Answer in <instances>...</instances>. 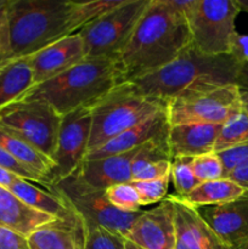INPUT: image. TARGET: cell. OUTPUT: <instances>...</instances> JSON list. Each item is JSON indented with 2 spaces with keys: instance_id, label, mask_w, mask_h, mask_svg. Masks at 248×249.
<instances>
[{
  "instance_id": "603a6c76",
  "label": "cell",
  "mask_w": 248,
  "mask_h": 249,
  "mask_svg": "<svg viewBox=\"0 0 248 249\" xmlns=\"http://www.w3.org/2000/svg\"><path fill=\"white\" fill-rule=\"evenodd\" d=\"M33 87L28 58L11 61L0 67V109L21 99Z\"/></svg>"
},
{
  "instance_id": "30bf717a",
  "label": "cell",
  "mask_w": 248,
  "mask_h": 249,
  "mask_svg": "<svg viewBox=\"0 0 248 249\" xmlns=\"http://www.w3.org/2000/svg\"><path fill=\"white\" fill-rule=\"evenodd\" d=\"M150 0H124L122 5L77 32L85 58L116 60L133 34Z\"/></svg>"
},
{
  "instance_id": "f546056e",
  "label": "cell",
  "mask_w": 248,
  "mask_h": 249,
  "mask_svg": "<svg viewBox=\"0 0 248 249\" xmlns=\"http://www.w3.org/2000/svg\"><path fill=\"white\" fill-rule=\"evenodd\" d=\"M192 169H194L195 177L201 184L224 178L223 162L219 157V153L215 151L192 158Z\"/></svg>"
},
{
  "instance_id": "60d3db41",
  "label": "cell",
  "mask_w": 248,
  "mask_h": 249,
  "mask_svg": "<svg viewBox=\"0 0 248 249\" xmlns=\"http://www.w3.org/2000/svg\"><path fill=\"white\" fill-rule=\"evenodd\" d=\"M7 63V58H6V55H5L4 51L0 50V67H2V66H5Z\"/></svg>"
},
{
  "instance_id": "83f0119b",
  "label": "cell",
  "mask_w": 248,
  "mask_h": 249,
  "mask_svg": "<svg viewBox=\"0 0 248 249\" xmlns=\"http://www.w3.org/2000/svg\"><path fill=\"white\" fill-rule=\"evenodd\" d=\"M126 238L104 226H85L84 249H125Z\"/></svg>"
},
{
  "instance_id": "d6986e66",
  "label": "cell",
  "mask_w": 248,
  "mask_h": 249,
  "mask_svg": "<svg viewBox=\"0 0 248 249\" xmlns=\"http://www.w3.org/2000/svg\"><path fill=\"white\" fill-rule=\"evenodd\" d=\"M140 147L97 160H84L77 174L90 186L106 190L109 186L131 182V163Z\"/></svg>"
},
{
  "instance_id": "d6a6232c",
  "label": "cell",
  "mask_w": 248,
  "mask_h": 249,
  "mask_svg": "<svg viewBox=\"0 0 248 249\" xmlns=\"http://www.w3.org/2000/svg\"><path fill=\"white\" fill-rule=\"evenodd\" d=\"M0 167L10 170L11 173L16 174L17 177L22 178V179L28 180L31 182H36V184H40L43 186H45V179L43 177L35 174L32 170H29L28 168L22 165L19 162H17L12 156H10L1 147H0Z\"/></svg>"
},
{
  "instance_id": "f1b7e54d",
  "label": "cell",
  "mask_w": 248,
  "mask_h": 249,
  "mask_svg": "<svg viewBox=\"0 0 248 249\" xmlns=\"http://www.w3.org/2000/svg\"><path fill=\"white\" fill-rule=\"evenodd\" d=\"M105 192L109 203L118 211L126 212V213L140 212V198L131 182L113 185L105 190Z\"/></svg>"
},
{
  "instance_id": "836d02e7",
  "label": "cell",
  "mask_w": 248,
  "mask_h": 249,
  "mask_svg": "<svg viewBox=\"0 0 248 249\" xmlns=\"http://www.w3.org/2000/svg\"><path fill=\"white\" fill-rule=\"evenodd\" d=\"M0 249H29L26 236L0 226Z\"/></svg>"
},
{
  "instance_id": "7c38bea8",
  "label": "cell",
  "mask_w": 248,
  "mask_h": 249,
  "mask_svg": "<svg viewBox=\"0 0 248 249\" xmlns=\"http://www.w3.org/2000/svg\"><path fill=\"white\" fill-rule=\"evenodd\" d=\"M125 238L143 249H175V208L172 197L141 212Z\"/></svg>"
},
{
  "instance_id": "7a4b0ae2",
  "label": "cell",
  "mask_w": 248,
  "mask_h": 249,
  "mask_svg": "<svg viewBox=\"0 0 248 249\" xmlns=\"http://www.w3.org/2000/svg\"><path fill=\"white\" fill-rule=\"evenodd\" d=\"M125 82L112 58H84L57 77L32 87L19 100H40L61 116L91 107L108 91Z\"/></svg>"
},
{
  "instance_id": "4316f807",
  "label": "cell",
  "mask_w": 248,
  "mask_h": 249,
  "mask_svg": "<svg viewBox=\"0 0 248 249\" xmlns=\"http://www.w3.org/2000/svg\"><path fill=\"white\" fill-rule=\"evenodd\" d=\"M192 158L194 157H177L172 160L170 180L174 185L175 196H186L201 184L195 177L192 169Z\"/></svg>"
},
{
  "instance_id": "9a60e30c",
  "label": "cell",
  "mask_w": 248,
  "mask_h": 249,
  "mask_svg": "<svg viewBox=\"0 0 248 249\" xmlns=\"http://www.w3.org/2000/svg\"><path fill=\"white\" fill-rule=\"evenodd\" d=\"M27 242L29 249H84L85 224L71 207L65 216L55 218L34 230Z\"/></svg>"
},
{
  "instance_id": "8fae6325",
  "label": "cell",
  "mask_w": 248,
  "mask_h": 249,
  "mask_svg": "<svg viewBox=\"0 0 248 249\" xmlns=\"http://www.w3.org/2000/svg\"><path fill=\"white\" fill-rule=\"evenodd\" d=\"M91 131V107H83L62 116L53 168L46 175V187L57 184L79 169L88 153Z\"/></svg>"
},
{
  "instance_id": "9c48e42d",
  "label": "cell",
  "mask_w": 248,
  "mask_h": 249,
  "mask_svg": "<svg viewBox=\"0 0 248 249\" xmlns=\"http://www.w3.org/2000/svg\"><path fill=\"white\" fill-rule=\"evenodd\" d=\"M46 190L70 204L83 219L85 226H104L124 237L142 212L126 213L118 211L108 202L105 190L88 185L77 173L46 187Z\"/></svg>"
},
{
  "instance_id": "ffe728a7",
  "label": "cell",
  "mask_w": 248,
  "mask_h": 249,
  "mask_svg": "<svg viewBox=\"0 0 248 249\" xmlns=\"http://www.w3.org/2000/svg\"><path fill=\"white\" fill-rule=\"evenodd\" d=\"M53 219V216L29 208L9 190L0 186V226L28 237L39 226Z\"/></svg>"
},
{
  "instance_id": "ac0fdd59",
  "label": "cell",
  "mask_w": 248,
  "mask_h": 249,
  "mask_svg": "<svg viewBox=\"0 0 248 249\" xmlns=\"http://www.w3.org/2000/svg\"><path fill=\"white\" fill-rule=\"evenodd\" d=\"M220 124L194 123L169 126L168 148L170 157H196L213 152L221 130Z\"/></svg>"
},
{
  "instance_id": "484cf974",
  "label": "cell",
  "mask_w": 248,
  "mask_h": 249,
  "mask_svg": "<svg viewBox=\"0 0 248 249\" xmlns=\"http://www.w3.org/2000/svg\"><path fill=\"white\" fill-rule=\"evenodd\" d=\"M124 0H94V1H70V29L77 33L79 29L107 12L122 5Z\"/></svg>"
},
{
  "instance_id": "e0dca14e",
  "label": "cell",
  "mask_w": 248,
  "mask_h": 249,
  "mask_svg": "<svg viewBox=\"0 0 248 249\" xmlns=\"http://www.w3.org/2000/svg\"><path fill=\"white\" fill-rule=\"evenodd\" d=\"M169 126L167 111H165V108H163L162 111L152 114L141 123L126 129L125 131L112 139L111 141H108L106 145L100 147L99 150L88 153L85 160H97V158L116 156L119 153L135 150V148L145 145L148 141L162 138V136H167Z\"/></svg>"
},
{
  "instance_id": "cb8c5ba5",
  "label": "cell",
  "mask_w": 248,
  "mask_h": 249,
  "mask_svg": "<svg viewBox=\"0 0 248 249\" xmlns=\"http://www.w3.org/2000/svg\"><path fill=\"white\" fill-rule=\"evenodd\" d=\"M0 147L6 151L10 156H12L22 165L28 168L35 174L43 177L45 179L46 185V175L53 168V160L44 156L43 153L32 147L26 141L17 138L16 135L2 128H0Z\"/></svg>"
},
{
  "instance_id": "f35d334b",
  "label": "cell",
  "mask_w": 248,
  "mask_h": 249,
  "mask_svg": "<svg viewBox=\"0 0 248 249\" xmlns=\"http://www.w3.org/2000/svg\"><path fill=\"white\" fill-rule=\"evenodd\" d=\"M17 178L19 177H17L16 174L11 173L10 170L0 167V186L5 187V189H9V187L11 186L12 182H14Z\"/></svg>"
},
{
  "instance_id": "4dcf8cb0",
  "label": "cell",
  "mask_w": 248,
  "mask_h": 249,
  "mask_svg": "<svg viewBox=\"0 0 248 249\" xmlns=\"http://www.w3.org/2000/svg\"><path fill=\"white\" fill-rule=\"evenodd\" d=\"M170 174L162 179L148 180V181H131L140 198L141 207L150 206L162 202L167 198L168 189L170 185Z\"/></svg>"
},
{
  "instance_id": "4fadbf2b",
  "label": "cell",
  "mask_w": 248,
  "mask_h": 249,
  "mask_svg": "<svg viewBox=\"0 0 248 249\" xmlns=\"http://www.w3.org/2000/svg\"><path fill=\"white\" fill-rule=\"evenodd\" d=\"M216 237L230 249L248 242V194L236 201L197 208Z\"/></svg>"
},
{
  "instance_id": "8992f818",
  "label": "cell",
  "mask_w": 248,
  "mask_h": 249,
  "mask_svg": "<svg viewBox=\"0 0 248 249\" xmlns=\"http://www.w3.org/2000/svg\"><path fill=\"white\" fill-rule=\"evenodd\" d=\"M241 107V90L236 84L192 85L165 102L169 125L194 123L225 124Z\"/></svg>"
},
{
  "instance_id": "52a82bcc",
  "label": "cell",
  "mask_w": 248,
  "mask_h": 249,
  "mask_svg": "<svg viewBox=\"0 0 248 249\" xmlns=\"http://www.w3.org/2000/svg\"><path fill=\"white\" fill-rule=\"evenodd\" d=\"M240 11L235 0H195L186 15L191 45L204 55H230Z\"/></svg>"
},
{
  "instance_id": "8d00e7d4",
  "label": "cell",
  "mask_w": 248,
  "mask_h": 249,
  "mask_svg": "<svg viewBox=\"0 0 248 249\" xmlns=\"http://www.w3.org/2000/svg\"><path fill=\"white\" fill-rule=\"evenodd\" d=\"M228 178H230L231 180L237 182L240 186H242L248 192V164L241 165V167L233 169L228 175Z\"/></svg>"
},
{
  "instance_id": "5bb4252c",
  "label": "cell",
  "mask_w": 248,
  "mask_h": 249,
  "mask_svg": "<svg viewBox=\"0 0 248 249\" xmlns=\"http://www.w3.org/2000/svg\"><path fill=\"white\" fill-rule=\"evenodd\" d=\"M34 85L57 77L85 58L84 44L78 33L65 36L29 56Z\"/></svg>"
},
{
  "instance_id": "3957f363",
  "label": "cell",
  "mask_w": 248,
  "mask_h": 249,
  "mask_svg": "<svg viewBox=\"0 0 248 249\" xmlns=\"http://www.w3.org/2000/svg\"><path fill=\"white\" fill-rule=\"evenodd\" d=\"M240 67L231 55H204L190 45L167 66L130 83L145 96L165 104L192 85L236 84Z\"/></svg>"
},
{
  "instance_id": "2e32d148",
  "label": "cell",
  "mask_w": 248,
  "mask_h": 249,
  "mask_svg": "<svg viewBox=\"0 0 248 249\" xmlns=\"http://www.w3.org/2000/svg\"><path fill=\"white\" fill-rule=\"evenodd\" d=\"M175 208V249H230L226 247L196 208L169 195Z\"/></svg>"
},
{
  "instance_id": "d590c367",
  "label": "cell",
  "mask_w": 248,
  "mask_h": 249,
  "mask_svg": "<svg viewBox=\"0 0 248 249\" xmlns=\"http://www.w3.org/2000/svg\"><path fill=\"white\" fill-rule=\"evenodd\" d=\"M10 0H0V50L4 51L7 58V19L6 12ZM9 63V60H7Z\"/></svg>"
},
{
  "instance_id": "7bdbcfd3",
  "label": "cell",
  "mask_w": 248,
  "mask_h": 249,
  "mask_svg": "<svg viewBox=\"0 0 248 249\" xmlns=\"http://www.w3.org/2000/svg\"><path fill=\"white\" fill-rule=\"evenodd\" d=\"M238 249H248V242L245 243V245H243L242 247H240Z\"/></svg>"
},
{
  "instance_id": "b9f144b4",
  "label": "cell",
  "mask_w": 248,
  "mask_h": 249,
  "mask_svg": "<svg viewBox=\"0 0 248 249\" xmlns=\"http://www.w3.org/2000/svg\"><path fill=\"white\" fill-rule=\"evenodd\" d=\"M125 249H143V248L139 247V246L134 245L133 242H130V241L126 240V243H125Z\"/></svg>"
},
{
  "instance_id": "277c9868",
  "label": "cell",
  "mask_w": 248,
  "mask_h": 249,
  "mask_svg": "<svg viewBox=\"0 0 248 249\" xmlns=\"http://www.w3.org/2000/svg\"><path fill=\"white\" fill-rule=\"evenodd\" d=\"M6 19L9 62L29 57L72 34L70 1L10 0Z\"/></svg>"
},
{
  "instance_id": "44dd1931",
  "label": "cell",
  "mask_w": 248,
  "mask_h": 249,
  "mask_svg": "<svg viewBox=\"0 0 248 249\" xmlns=\"http://www.w3.org/2000/svg\"><path fill=\"white\" fill-rule=\"evenodd\" d=\"M7 190L29 208L53 218H62L71 211L70 204L57 195L46 189H40L22 178H17Z\"/></svg>"
},
{
  "instance_id": "6da1fadb",
  "label": "cell",
  "mask_w": 248,
  "mask_h": 249,
  "mask_svg": "<svg viewBox=\"0 0 248 249\" xmlns=\"http://www.w3.org/2000/svg\"><path fill=\"white\" fill-rule=\"evenodd\" d=\"M190 45L186 17L170 0H150L116 61L124 80L131 82L167 66Z\"/></svg>"
},
{
  "instance_id": "ba28073f",
  "label": "cell",
  "mask_w": 248,
  "mask_h": 249,
  "mask_svg": "<svg viewBox=\"0 0 248 249\" xmlns=\"http://www.w3.org/2000/svg\"><path fill=\"white\" fill-rule=\"evenodd\" d=\"M62 116L48 102L17 100L0 109V128L10 131L53 160Z\"/></svg>"
},
{
  "instance_id": "74e56055",
  "label": "cell",
  "mask_w": 248,
  "mask_h": 249,
  "mask_svg": "<svg viewBox=\"0 0 248 249\" xmlns=\"http://www.w3.org/2000/svg\"><path fill=\"white\" fill-rule=\"evenodd\" d=\"M236 85L240 88L241 91L248 92V63L241 65L240 72L236 79Z\"/></svg>"
},
{
  "instance_id": "7402d4cb",
  "label": "cell",
  "mask_w": 248,
  "mask_h": 249,
  "mask_svg": "<svg viewBox=\"0 0 248 249\" xmlns=\"http://www.w3.org/2000/svg\"><path fill=\"white\" fill-rule=\"evenodd\" d=\"M248 192L242 186L230 178H223L213 181L202 182L186 196L177 197L184 203L197 209L201 207L229 203L246 196Z\"/></svg>"
},
{
  "instance_id": "e575fe53",
  "label": "cell",
  "mask_w": 248,
  "mask_h": 249,
  "mask_svg": "<svg viewBox=\"0 0 248 249\" xmlns=\"http://www.w3.org/2000/svg\"><path fill=\"white\" fill-rule=\"evenodd\" d=\"M230 55L240 65L248 63V34H236L231 44Z\"/></svg>"
},
{
  "instance_id": "5b68a950",
  "label": "cell",
  "mask_w": 248,
  "mask_h": 249,
  "mask_svg": "<svg viewBox=\"0 0 248 249\" xmlns=\"http://www.w3.org/2000/svg\"><path fill=\"white\" fill-rule=\"evenodd\" d=\"M163 108H165L164 102L142 95L133 83H121L91 106V131L88 153L99 150L126 129Z\"/></svg>"
},
{
  "instance_id": "1f68e13d",
  "label": "cell",
  "mask_w": 248,
  "mask_h": 249,
  "mask_svg": "<svg viewBox=\"0 0 248 249\" xmlns=\"http://www.w3.org/2000/svg\"><path fill=\"white\" fill-rule=\"evenodd\" d=\"M219 157L224 165V178H228L233 169L248 164V141L236 147L219 152Z\"/></svg>"
},
{
  "instance_id": "d4e9b609",
  "label": "cell",
  "mask_w": 248,
  "mask_h": 249,
  "mask_svg": "<svg viewBox=\"0 0 248 249\" xmlns=\"http://www.w3.org/2000/svg\"><path fill=\"white\" fill-rule=\"evenodd\" d=\"M248 141V92L241 91L240 111L221 126L214 151L223 152Z\"/></svg>"
},
{
  "instance_id": "ab89813d",
  "label": "cell",
  "mask_w": 248,
  "mask_h": 249,
  "mask_svg": "<svg viewBox=\"0 0 248 249\" xmlns=\"http://www.w3.org/2000/svg\"><path fill=\"white\" fill-rule=\"evenodd\" d=\"M235 2L241 11L248 12V0H235Z\"/></svg>"
}]
</instances>
